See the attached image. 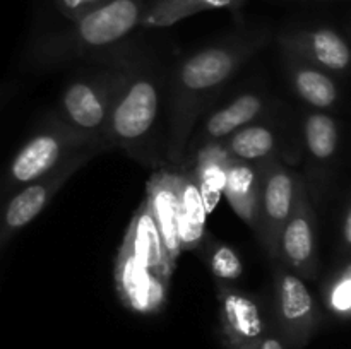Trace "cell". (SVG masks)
Masks as SVG:
<instances>
[{
	"instance_id": "cell-1",
	"label": "cell",
	"mask_w": 351,
	"mask_h": 349,
	"mask_svg": "<svg viewBox=\"0 0 351 349\" xmlns=\"http://www.w3.org/2000/svg\"><path fill=\"white\" fill-rule=\"evenodd\" d=\"M269 29L233 33L168 68L167 75V168L184 161L197 120L211 108L237 72L271 41Z\"/></svg>"
},
{
	"instance_id": "cell-2",
	"label": "cell",
	"mask_w": 351,
	"mask_h": 349,
	"mask_svg": "<svg viewBox=\"0 0 351 349\" xmlns=\"http://www.w3.org/2000/svg\"><path fill=\"white\" fill-rule=\"evenodd\" d=\"M168 68L143 44L130 41L113 96L106 139L137 163L167 168Z\"/></svg>"
},
{
	"instance_id": "cell-3",
	"label": "cell",
	"mask_w": 351,
	"mask_h": 349,
	"mask_svg": "<svg viewBox=\"0 0 351 349\" xmlns=\"http://www.w3.org/2000/svg\"><path fill=\"white\" fill-rule=\"evenodd\" d=\"M151 3L153 0H106L72 21L67 29L38 38L27 50V67L48 70L106 53L141 26Z\"/></svg>"
},
{
	"instance_id": "cell-4",
	"label": "cell",
	"mask_w": 351,
	"mask_h": 349,
	"mask_svg": "<svg viewBox=\"0 0 351 349\" xmlns=\"http://www.w3.org/2000/svg\"><path fill=\"white\" fill-rule=\"evenodd\" d=\"M129 43V40L122 41L106 53L84 62L82 70L62 89L55 112L65 125L105 144L108 149H112L106 139L110 109Z\"/></svg>"
},
{
	"instance_id": "cell-5",
	"label": "cell",
	"mask_w": 351,
	"mask_h": 349,
	"mask_svg": "<svg viewBox=\"0 0 351 349\" xmlns=\"http://www.w3.org/2000/svg\"><path fill=\"white\" fill-rule=\"evenodd\" d=\"M89 147L110 151L105 144L75 132L65 125L55 112L51 113L41 129L21 146L0 174V207L17 190L45 177L65 159Z\"/></svg>"
},
{
	"instance_id": "cell-6",
	"label": "cell",
	"mask_w": 351,
	"mask_h": 349,
	"mask_svg": "<svg viewBox=\"0 0 351 349\" xmlns=\"http://www.w3.org/2000/svg\"><path fill=\"white\" fill-rule=\"evenodd\" d=\"M101 153H105L101 147L81 151L58 164L50 173L31 181L10 195L0 207V250L50 205L57 192L67 183L72 174L77 173L86 163Z\"/></svg>"
},
{
	"instance_id": "cell-7",
	"label": "cell",
	"mask_w": 351,
	"mask_h": 349,
	"mask_svg": "<svg viewBox=\"0 0 351 349\" xmlns=\"http://www.w3.org/2000/svg\"><path fill=\"white\" fill-rule=\"evenodd\" d=\"M274 315L288 349H302L321 327L322 310L305 281L274 260Z\"/></svg>"
},
{
	"instance_id": "cell-8",
	"label": "cell",
	"mask_w": 351,
	"mask_h": 349,
	"mask_svg": "<svg viewBox=\"0 0 351 349\" xmlns=\"http://www.w3.org/2000/svg\"><path fill=\"white\" fill-rule=\"evenodd\" d=\"M261 185L257 202V219L254 235L269 257L276 260L278 240L287 224L297 197L302 174L281 161H266L259 164Z\"/></svg>"
},
{
	"instance_id": "cell-9",
	"label": "cell",
	"mask_w": 351,
	"mask_h": 349,
	"mask_svg": "<svg viewBox=\"0 0 351 349\" xmlns=\"http://www.w3.org/2000/svg\"><path fill=\"white\" fill-rule=\"evenodd\" d=\"M276 260L304 281L317 279V212L308 197L304 177L298 181L293 211L278 240Z\"/></svg>"
},
{
	"instance_id": "cell-10",
	"label": "cell",
	"mask_w": 351,
	"mask_h": 349,
	"mask_svg": "<svg viewBox=\"0 0 351 349\" xmlns=\"http://www.w3.org/2000/svg\"><path fill=\"white\" fill-rule=\"evenodd\" d=\"M341 147L339 123L331 113L308 109L302 118V153L307 161L305 181L312 204H319L328 190L329 178Z\"/></svg>"
},
{
	"instance_id": "cell-11",
	"label": "cell",
	"mask_w": 351,
	"mask_h": 349,
	"mask_svg": "<svg viewBox=\"0 0 351 349\" xmlns=\"http://www.w3.org/2000/svg\"><path fill=\"white\" fill-rule=\"evenodd\" d=\"M276 109L273 98L266 92L261 91H243L233 96L230 101L216 109H208L195 123L191 133L187 147H185V157L194 154L206 144L219 142L237 132L242 127L273 115Z\"/></svg>"
},
{
	"instance_id": "cell-12",
	"label": "cell",
	"mask_w": 351,
	"mask_h": 349,
	"mask_svg": "<svg viewBox=\"0 0 351 349\" xmlns=\"http://www.w3.org/2000/svg\"><path fill=\"white\" fill-rule=\"evenodd\" d=\"M216 296L219 303V328L225 348L256 349L267 332L259 300L230 283H216Z\"/></svg>"
},
{
	"instance_id": "cell-13",
	"label": "cell",
	"mask_w": 351,
	"mask_h": 349,
	"mask_svg": "<svg viewBox=\"0 0 351 349\" xmlns=\"http://www.w3.org/2000/svg\"><path fill=\"white\" fill-rule=\"evenodd\" d=\"M283 53L295 55L332 75H346L350 70L351 51L341 33L329 26L298 27L278 36Z\"/></svg>"
},
{
	"instance_id": "cell-14",
	"label": "cell",
	"mask_w": 351,
	"mask_h": 349,
	"mask_svg": "<svg viewBox=\"0 0 351 349\" xmlns=\"http://www.w3.org/2000/svg\"><path fill=\"white\" fill-rule=\"evenodd\" d=\"M117 294L127 310L139 315H156L168 301L170 281L141 266L122 245L113 267Z\"/></svg>"
},
{
	"instance_id": "cell-15",
	"label": "cell",
	"mask_w": 351,
	"mask_h": 349,
	"mask_svg": "<svg viewBox=\"0 0 351 349\" xmlns=\"http://www.w3.org/2000/svg\"><path fill=\"white\" fill-rule=\"evenodd\" d=\"M146 204L171 262L182 253L178 236V177L175 168H158L146 185Z\"/></svg>"
},
{
	"instance_id": "cell-16",
	"label": "cell",
	"mask_w": 351,
	"mask_h": 349,
	"mask_svg": "<svg viewBox=\"0 0 351 349\" xmlns=\"http://www.w3.org/2000/svg\"><path fill=\"white\" fill-rule=\"evenodd\" d=\"M230 159L245 161V163L261 164L266 161H281L288 164L283 154L278 120L273 115L256 120L242 127L226 139L219 140Z\"/></svg>"
},
{
	"instance_id": "cell-17",
	"label": "cell",
	"mask_w": 351,
	"mask_h": 349,
	"mask_svg": "<svg viewBox=\"0 0 351 349\" xmlns=\"http://www.w3.org/2000/svg\"><path fill=\"white\" fill-rule=\"evenodd\" d=\"M283 57L285 70H287L291 91L305 105L311 106V109L328 113L341 108L343 91L336 81V75L329 74L295 55L283 53Z\"/></svg>"
},
{
	"instance_id": "cell-18",
	"label": "cell",
	"mask_w": 351,
	"mask_h": 349,
	"mask_svg": "<svg viewBox=\"0 0 351 349\" xmlns=\"http://www.w3.org/2000/svg\"><path fill=\"white\" fill-rule=\"evenodd\" d=\"M122 246L141 263L149 269L151 272L171 281L175 270V263L168 257L161 242L160 231L151 216L146 201L134 212L130 224L127 228L125 236L122 240Z\"/></svg>"
},
{
	"instance_id": "cell-19",
	"label": "cell",
	"mask_w": 351,
	"mask_h": 349,
	"mask_svg": "<svg viewBox=\"0 0 351 349\" xmlns=\"http://www.w3.org/2000/svg\"><path fill=\"white\" fill-rule=\"evenodd\" d=\"M180 164H185L191 170L192 178L201 192L206 212L211 214L218 205L223 188H225L226 170L230 164L226 151L219 142L206 144L194 154L185 157Z\"/></svg>"
},
{
	"instance_id": "cell-20",
	"label": "cell",
	"mask_w": 351,
	"mask_h": 349,
	"mask_svg": "<svg viewBox=\"0 0 351 349\" xmlns=\"http://www.w3.org/2000/svg\"><path fill=\"white\" fill-rule=\"evenodd\" d=\"M178 177V236L182 252L197 250L206 233V212L201 192L192 178L191 170L185 164L175 166Z\"/></svg>"
},
{
	"instance_id": "cell-21",
	"label": "cell",
	"mask_w": 351,
	"mask_h": 349,
	"mask_svg": "<svg viewBox=\"0 0 351 349\" xmlns=\"http://www.w3.org/2000/svg\"><path fill=\"white\" fill-rule=\"evenodd\" d=\"M261 173L259 164L245 161L230 159L226 170L223 195L235 211V214L254 231L257 219V202H259Z\"/></svg>"
},
{
	"instance_id": "cell-22",
	"label": "cell",
	"mask_w": 351,
	"mask_h": 349,
	"mask_svg": "<svg viewBox=\"0 0 351 349\" xmlns=\"http://www.w3.org/2000/svg\"><path fill=\"white\" fill-rule=\"evenodd\" d=\"M245 0H153L147 12L144 14L143 27H167L180 23L185 17L204 10L230 9L239 10Z\"/></svg>"
},
{
	"instance_id": "cell-23",
	"label": "cell",
	"mask_w": 351,
	"mask_h": 349,
	"mask_svg": "<svg viewBox=\"0 0 351 349\" xmlns=\"http://www.w3.org/2000/svg\"><path fill=\"white\" fill-rule=\"evenodd\" d=\"M199 248H202L204 262L218 283H235L243 276L242 259L228 243L206 235Z\"/></svg>"
},
{
	"instance_id": "cell-24",
	"label": "cell",
	"mask_w": 351,
	"mask_h": 349,
	"mask_svg": "<svg viewBox=\"0 0 351 349\" xmlns=\"http://www.w3.org/2000/svg\"><path fill=\"white\" fill-rule=\"evenodd\" d=\"M321 296L329 313L339 320H350L351 315V266L348 255L343 257L341 266L329 276L321 287Z\"/></svg>"
},
{
	"instance_id": "cell-25",
	"label": "cell",
	"mask_w": 351,
	"mask_h": 349,
	"mask_svg": "<svg viewBox=\"0 0 351 349\" xmlns=\"http://www.w3.org/2000/svg\"><path fill=\"white\" fill-rule=\"evenodd\" d=\"M103 2H106V0H55L57 9L71 21L79 19L81 16L88 14L89 10L101 5Z\"/></svg>"
},
{
	"instance_id": "cell-26",
	"label": "cell",
	"mask_w": 351,
	"mask_h": 349,
	"mask_svg": "<svg viewBox=\"0 0 351 349\" xmlns=\"http://www.w3.org/2000/svg\"><path fill=\"white\" fill-rule=\"evenodd\" d=\"M339 238H341V246H343V250H345V255H348L350 246H351V211H350V204H346L345 211H343Z\"/></svg>"
},
{
	"instance_id": "cell-27",
	"label": "cell",
	"mask_w": 351,
	"mask_h": 349,
	"mask_svg": "<svg viewBox=\"0 0 351 349\" xmlns=\"http://www.w3.org/2000/svg\"><path fill=\"white\" fill-rule=\"evenodd\" d=\"M256 349H288V348L285 346V342L281 341L280 335H276V334H273V332L267 331L266 335L261 339L259 346H257Z\"/></svg>"
},
{
	"instance_id": "cell-28",
	"label": "cell",
	"mask_w": 351,
	"mask_h": 349,
	"mask_svg": "<svg viewBox=\"0 0 351 349\" xmlns=\"http://www.w3.org/2000/svg\"><path fill=\"white\" fill-rule=\"evenodd\" d=\"M12 92H14L12 86H9V84L0 86V106H2L3 103L7 101V98H9V96L12 94Z\"/></svg>"
}]
</instances>
